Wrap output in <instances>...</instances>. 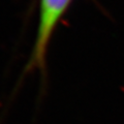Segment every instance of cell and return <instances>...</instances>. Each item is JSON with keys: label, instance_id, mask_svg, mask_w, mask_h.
<instances>
[{"label": "cell", "instance_id": "6da1fadb", "mask_svg": "<svg viewBox=\"0 0 124 124\" xmlns=\"http://www.w3.org/2000/svg\"><path fill=\"white\" fill-rule=\"evenodd\" d=\"M73 0H39V14L32 50L30 52L21 79L31 72L38 71L42 83L46 79L49 48L55 31Z\"/></svg>", "mask_w": 124, "mask_h": 124}]
</instances>
